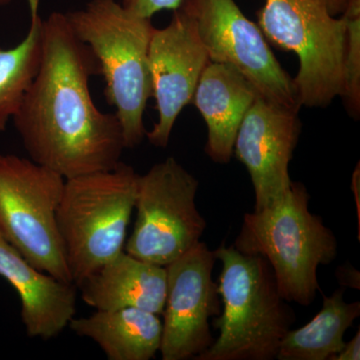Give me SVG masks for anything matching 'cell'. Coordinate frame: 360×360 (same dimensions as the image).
<instances>
[{
    "instance_id": "d6986e66",
    "label": "cell",
    "mask_w": 360,
    "mask_h": 360,
    "mask_svg": "<svg viewBox=\"0 0 360 360\" xmlns=\"http://www.w3.org/2000/svg\"><path fill=\"white\" fill-rule=\"evenodd\" d=\"M181 0H122V6L130 11L142 16L151 18L153 14L163 9L179 8Z\"/></svg>"
},
{
    "instance_id": "5bb4252c",
    "label": "cell",
    "mask_w": 360,
    "mask_h": 360,
    "mask_svg": "<svg viewBox=\"0 0 360 360\" xmlns=\"http://www.w3.org/2000/svg\"><path fill=\"white\" fill-rule=\"evenodd\" d=\"M257 96L255 87L233 66L212 61L206 66L191 103L207 125L205 150L215 163L231 161L239 127Z\"/></svg>"
},
{
    "instance_id": "3957f363",
    "label": "cell",
    "mask_w": 360,
    "mask_h": 360,
    "mask_svg": "<svg viewBox=\"0 0 360 360\" xmlns=\"http://www.w3.org/2000/svg\"><path fill=\"white\" fill-rule=\"evenodd\" d=\"M302 182H291L281 200L245 213L234 248L262 255L274 270L279 292L288 302L309 307L319 290L317 270L338 257L335 233L309 210Z\"/></svg>"
},
{
    "instance_id": "30bf717a",
    "label": "cell",
    "mask_w": 360,
    "mask_h": 360,
    "mask_svg": "<svg viewBox=\"0 0 360 360\" xmlns=\"http://www.w3.org/2000/svg\"><path fill=\"white\" fill-rule=\"evenodd\" d=\"M217 257L198 241L165 266L167 298L163 309L162 360L195 359L212 345L210 319L219 316V286L212 278Z\"/></svg>"
},
{
    "instance_id": "8fae6325",
    "label": "cell",
    "mask_w": 360,
    "mask_h": 360,
    "mask_svg": "<svg viewBox=\"0 0 360 360\" xmlns=\"http://www.w3.org/2000/svg\"><path fill=\"white\" fill-rule=\"evenodd\" d=\"M165 28H155L148 49L153 96L158 120L146 136L155 148L169 143L180 112L193 101L201 75L210 63L193 20L179 8Z\"/></svg>"
},
{
    "instance_id": "8992f818",
    "label": "cell",
    "mask_w": 360,
    "mask_h": 360,
    "mask_svg": "<svg viewBox=\"0 0 360 360\" xmlns=\"http://www.w3.org/2000/svg\"><path fill=\"white\" fill-rule=\"evenodd\" d=\"M257 25L265 39L295 52L293 78L300 105L326 108L341 96L345 82L347 23L319 0H265Z\"/></svg>"
},
{
    "instance_id": "52a82bcc",
    "label": "cell",
    "mask_w": 360,
    "mask_h": 360,
    "mask_svg": "<svg viewBox=\"0 0 360 360\" xmlns=\"http://www.w3.org/2000/svg\"><path fill=\"white\" fill-rule=\"evenodd\" d=\"M65 184L30 158L0 153V233L33 266L73 283L56 225Z\"/></svg>"
},
{
    "instance_id": "2e32d148",
    "label": "cell",
    "mask_w": 360,
    "mask_h": 360,
    "mask_svg": "<svg viewBox=\"0 0 360 360\" xmlns=\"http://www.w3.org/2000/svg\"><path fill=\"white\" fill-rule=\"evenodd\" d=\"M68 326L75 335L96 342L108 360H150L160 349L162 321L148 310H96L73 317Z\"/></svg>"
},
{
    "instance_id": "7a4b0ae2",
    "label": "cell",
    "mask_w": 360,
    "mask_h": 360,
    "mask_svg": "<svg viewBox=\"0 0 360 360\" xmlns=\"http://www.w3.org/2000/svg\"><path fill=\"white\" fill-rule=\"evenodd\" d=\"M214 255L221 264L217 286L224 309L214 321L219 335L195 360L276 359L296 317L269 262L233 245H222Z\"/></svg>"
},
{
    "instance_id": "7402d4cb",
    "label": "cell",
    "mask_w": 360,
    "mask_h": 360,
    "mask_svg": "<svg viewBox=\"0 0 360 360\" xmlns=\"http://www.w3.org/2000/svg\"><path fill=\"white\" fill-rule=\"evenodd\" d=\"M342 16L347 21H360V0H345Z\"/></svg>"
},
{
    "instance_id": "7c38bea8",
    "label": "cell",
    "mask_w": 360,
    "mask_h": 360,
    "mask_svg": "<svg viewBox=\"0 0 360 360\" xmlns=\"http://www.w3.org/2000/svg\"><path fill=\"white\" fill-rule=\"evenodd\" d=\"M300 110L257 96L248 111L233 146V155L248 169L255 189V210L274 205L288 193V167L300 132Z\"/></svg>"
},
{
    "instance_id": "9c48e42d",
    "label": "cell",
    "mask_w": 360,
    "mask_h": 360,
    "mask_svg": "<svg viewBox=\"0 0 360 360\" xmlns=\"http://www.w3.org/2000/svg\"><path fill=\"white\" fill-rule=\"evenodd\" d=\"M179 8L193 20L212 63L233 66L270 103L300 110L293 78L234 0H181Z\"/></svg>"
},
{
    "instance_id": "44dd1931",
    "label": "cell",
    "mask_w": 360,
    "mask_h": 360,
    "mask_svg": "<svg viewBox=\"0 0 360 360\" xmlns=\"http://www.w3.org/2000/svg\"><path fill=\"white\" fill-rule=\"evenodd\" d=\"M360 359V330L349 342H345V347L331 357L330 360H359Z\"/></svg>"
},
{
    "instance_id": "9a60e30c",
    "label": "cell",
    "mask_w": 360,
    "mask_h": 360,
    "mask_svg": "<svg viewBox=\"0 0 360 360\" xmlns=\"http://www.w3.org/2000/svg\"><path fill=\"white\" fill-rule=\"evenodd\" d=\"M77 288L82 300L96 310L134 307L160 315L167 298V269L122 251Z\"/></svg>"
},
{
    "instance_id": "ba28073f",
    "label": "cell",
    "mask_w": 360,
    "mask_h": 360,
    "mask_svg": "<svg viewBox=\"0 0 360 360\" xmlns=\"http://www.w3.org/2000/svg\"><path fill=\"white\" fill-rule=\"evenodd\" d=\"M198 186V180L172 156L139 174L136 219L125 252L167 266L200 241L206 221L196 206Z\"/></svg>"
},
{
    "instance_id": "603a6c76",
    "label": "cell",
    "mask_w": 360,
    "mask_h": 360,
    "mask_svg": "<svg viewBox=\"0 0 360 360\" xmlns=\"http://www.w3.org/2000/svg\"><path fill=\"white\" fill-rule=\"evenodd\" d=\"M333 16H341L345 11V0H319Z\"/></svg>"
},
{
    "instance_id": "ffe728a7",
    "label": "cell",
    "mask_w": 360,
    "mask_h": 360,
    "mask_svg": "<svg viewBox=\"0 0 360 360\" xmlns=\"http://www.w3.org/2000/svg\"><path fill=\"white\" fill-rule=\"evenodd\" d=\"M336 278L342 288H350L359 290L360 276L359 270L355 269L349 262L338 267Z\"/></svg>"
},
{
    "instance_id": "6da1fadb",
    "label": "cell",
    "mask_w": 360,
    "mask_h": 360,
    "mask_svg": "<svg viewBox=\"0 0 360 360\" xmlns=\"http://www.w3.org/2000/svg\"><path fill=\"white\" fill-rule=\"evenodd\" d=\"M97 73L66 14L45 18L39 70L13 122L30 160L65 179L112 169L127 149L115 113L92 99L89 79Z\"/></svg>"
},
{
    "instance_id": "277c9868",
    "label": "cell",
    "mask_w": 360,
    "mask_h": 360,
    "mask_svg": "<svg viewBox=\"0 0 360 360\" xmlns=\"http://www.w3.org/2000/svg\"><path fill=\"white\" fill-rule=\"evenodd\" d=\"M75 35L89 47L105 82L106 101L115 108L125 148L146 137L143 115L153 97L148 49L155 26L115 0H92L66 14Z\"/></svg>"
},
{
    "instance_id": "d4e9b609",
    "label": "cell",
    "mask_w": 360,
    "mask_h": 360,
    "mask_svg": "<svg viewBox=\"0 0 360 360\" xmlns=\"http://www.w3.org/2000/svg\"><path fill=\"white\" fill-rule=\"evenodd\" d=\"M13 0H0V6H6V4H11Z\"/></svg>"
},
{
    "instance_id": "5b68a950",
    "label": "cell",
    "mask_w": 360,
    "mask_h": 360,
    "mask_svg": "<svg viewBox=\"0 0 360 360\" xmlns=\"http://www.w3.org/2000/svg\"><path fill=\"white\" fill-rule=\"evenodd\" d=\"M139 176L120 161L112 169L65 179L56 225L75 285L124 251Z\"/></svg>"
},
{
    "instance_id": "cb8c5ba5",
    "label": "cell",
    "mask_w": 360,
    "mask_h": 360,
    "mask_svg": "<svg viewBox=\"0 0 360 360\" xmlns=\"http://www.w3.org/2000/svg\"><path fill=\"white\" fill-rule=\"evenodd\" d=\"M359 162L357 163L356 167L352 175V191H354L355 203L357 206V215H359V224L360 222V170H359Z\"/></svg>"
},
{
    "instance_id": "4fadbf2b",
    "label": "cell",
    "mask_w": 360,
    "mask_h": 360,
    "mask_svg": "<svg viewBox=\"0 0 360 360\" xmlns=\"http://www.w3.org/2000/svg\"><path fill=\"white\" fill-rule=\"evenodd\" d=\"M0 276L20 296L21 321L30 338H56L77 314V286L33 266L1 233Z\"/></svg>"
},
{
    "instance_id": "e0dca14e",
    "label": "cell",
    "mask_w": 360,
    "mask_h": 360,
    "mask_svg": "<svg viewBox=\"0 0 360 360\" xmlns=\"http://www.w3.org/2000/svg\"><path fill=\"white\" fill-rule=\"evenodd\" d=\"M345 288L322 295L319 314L302 328L290 329L279 347L278 360H330L345 347V333L360 315V302H345Z\"/></svg>"
},
{
    "instance_id": "ac0fdd59",
    "label": "cell",
    "mask_w": 360,
    "mask_h": 360,
    "mask_svg": "<svg viewBox=\"0 0 360 360\" xmlns=\"http://www.w3.org/2000/svg\"><path fill=\"white\" fill-rule=\"evenodd\" d=\"M28 2L30 22L25 39L13 49L0 47V132L6 131L20 108L41 59L44 18L39 14V0Z\"/></svg>"
}]
</instances>
